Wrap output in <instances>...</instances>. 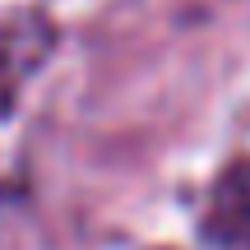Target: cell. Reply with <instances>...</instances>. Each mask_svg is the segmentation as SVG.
Instances as JSON below:
<instances>
[{
	"label": "cell",
	"mask_w": 250,
	"mask_h": 250,
	"mask_svg": "<svg viewBox=\"0 0 250 250\" xmlns=\"http://www.w3.org/2000/svg\"><path fill=\"white\" fill-rule=\"evenodd\" d=\"M199 236L208 250H250V158L227 162L199 208Z\"/></svg>",
	"instance_id": "cell-1"
},
{
	"label": "cell",
	"mask_w": 250,
	"mask_h": 250,
	"mask_svg": "<svg viewBox=\"0 0 250 250\" xmlns=\"http://www.w3.org/2000/svg\"><path fill=\"white\" fill-rule=\"evenodd\" d=\"M46 51H51L46 19H37V14L0 19V111H9V102L19 98L28 74L46 61Z\"/></svg>",
	"instance_id": "cell-2"
}]
</instances>
